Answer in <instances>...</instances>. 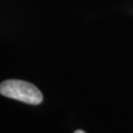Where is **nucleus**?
Returning <instances> with one entry per match:
<instances>
[{
	"instance_id": "nucleus-1",
	"label": "nucleus",
	"mask_w": 133,
	"mask_h": 133,
	"mask_svg": "<svg viewBox=\"0 0 133 133\" xmlns=\"http://www.w3.org/2000/svg\"><path fill=\"white\" fill-rule=\"evenodd\" d=\"M0 94L29 105H39L43 100L42 92L35 85L22 80L10 79L0 84Z\"/></svg>"
},
{
	"instance_id": "nucleus-2",
	"label": "nucleus",
	"mask_w": 133,
	"mask_h": 133,
	"mask_svg": "<svg viewBox=\"0 0 133 133\" xmlns=\"http://www.w3.org/2000/svg\"><path fill=\"white\" fill-rule=\"evenodd\" d=\"M74 133H86V132H84L83 130H76V131H75Z\"/></svg>"
}]
</instances>
